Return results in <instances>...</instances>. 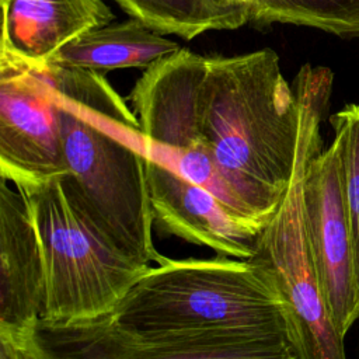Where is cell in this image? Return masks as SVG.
Here are the masks:
<instances>
[{
  "mask_svg": "<svg viewBox=\"0 0 359 359\" xmlns=\"http://www.w3.org/2000/svg\"><path fill=\"white\" fill-rule=\"evenodd\" d=\"M17 191L43 252L46 294L39 321L70 324L105 316L151 268L105 238L70 203L60 178Z\"/></svg>",
  "mask_w": 359,
  "mask_h": 359,
  "instance_id": "obj_4",
  "label": "cell"
},
{
  "mask_svg": "<svg viewBox=\"0 0 359 359\" xmlns=\"http://www.w3.org/2000/svg\"><path fill=\"white\" fill-rule=\"evenodd\" d=\"M332 88L330 69L304 65L292 86L275 50L208 56L202 135L236 177L286 192L297 164L321 151L320 123Z\"/></svg>",
  "mask_w": 359,
  "mask_h": 359,
  "instance_id": "obj_1",
  "label": "cell"
},
{
  "mask_svg": "<svg viewBox=\"0 0 359 359\" xmlns=\"http://www.w3.org/2000/svg\"><path fill=\"white\" fill-rule=\"evenodd\" d=\"M302 205L309 254L332 321L345 337L359 318V272L334 143L309 161Z\"/></svg>",
  "mask_w": 359,
  "mask_h": 359,
  "instance_id": "obj_7",
  "label": "cell"
},
{
  "mask_svg": "<svg viewBox=\"0 0 359 359\" xmlns=\"http://www.w3.org/2000/svg\"><path fill=\"white\" fill-rule=\"evenodd\" d=\"M14 339L28 359H297L286 335L144 334L111 313L70 324L39 321Z\"/></svg>",
  "mask_w": 359,
  "mask_h": 359,
  "instance_id": "obj_5",
  "label": "cell"
},
{
  "mask_svg": "<svg viewBox=\"0 0 359 359\" xmlns=\"http://www.w3.org/2000/svg\"><path fill=\"white\" fill-rule=\"evenodd\" d=\"M46 279L41 240L28 203L0 185V334L27 335L42 318Z\"/></svg>",
  "mask_w": 359,
  "mask_h": 359,
  "instance_id": "obj_10",
  "label": "cell"
},
{
  "mask_svg": "<svg viewBox=\"0 0 359 359\" xmlns=\"http://www.w3.org/2000/svg\"><path fill=\"white\" fill-rule=\"evenodd\" d=\"M48 88L57 105L67 164L60 182L67 199L122 252L160 264L164 255L153 243L147 160L116 135L115 125L125 121Z\"/></svg>",
  "mask_w": 359,
  "mask_h": 359,
  "instance_id": "obj_3",
  "label": "cell"
},
{
  "mask_svg": "<svg viewBox=\"0 0 359 359\" xmlns=\"http://www.w3.org/2000/svg\"><path fill=\"white\" fill-rule=\"evenodd\" d=\"M244 1H247V3H250V4H251V1H252V0H244Z\"/></svg>",
  "mask_w": 359,
  "mask_h": 359,
  "instance_id": "obj_17",
  "label": "cell"
},
{
  "mask_svg": "<svg viewBox=\"0 0 359 359\" xmlns=\"http://www.w3.org/2000/svg\"><path fill=\"white\" fill-rule=\"evenodd\" d=\"M0 359H27V355L17 339L0 334Z\"/></svg>",
  "mask_w": 359,
  "mask_h": 359,
  "instance_id": "obj_16",
  "label": "cell"
},
{
  "mask_svg": "<svg viewBox=\"0 0 359 359\" xmlns=\"http://www.w3.org/2000/svg\"><path fill=\"white\" fill-rule=\"evenodd\" d=\"M22 351H24V349H22ZM27 359H28V356H27Z\"/></svg>",
  "mask_w": 359,
  "mask_h": 359,
  "instance_id": "obj_18",
  "label": "cell"
},
{
  "mask_svg": "<svg viewBox=\"0 0 359 359\" xmlns=\"http://www.w3.org/2000/svg\"><path fill=\"white\" fill-rule=\"evenodd\" d=\"M180 43L130 18L93 28L60 48L46 63L104 73L128 67H149L174 55Z\"/></svg>",
  "mask_w": 359,
  "mask_h": 359,
  "instance_id": "obj_12",
  "label": "cell"
},
{
  "mask_svg": "<svg viewBox=\"0 0 359 359\" xmlns=\"http://www.w3.org/2000/svg\"><path fill=\"white\" fill-rule=\"evenodd\" d=\"M111 316L144 334L287 337L283 300L271 272L255 258L164 257Z\"/></svg>",
  "mask_w": 359,
  "mask_h": 359,
  "instance_id": "obj_2",
  "label": "cell"
},
{
  "mask_svg": "<svg viewBox=\"0 0 359 359\" xmlns=\"http://www.w3.org/2000/svg\"><path fill=\"white\" fill-rule=\"evenodd\" d=\"M0 55L15 62L45 65L76 36L114 20L102 0H0Z\"/></svg>",
  "mask_w": 359,
  "mask_h": 359,
  "instance_id": "obj_11",
  "label": "cell"
},
{
  "mask_svg": "<svg viewBox=\"0 0 359 359\" xmlns=\"http://www.w3.org/2000/svg\"><path fill=\"white\" fill-rule=\"evenodd\" d=\"M147 182L153 226L161 234L208 247L217 255H255L266 224L243 217L206 188L149 160Z\"/></svg>",
  "mask_w": 359,
  "mask_h": 359,
  "instance_id": "obj_9",
  "label": "cell"
},
{
  "mask_svg": "<svg viewBox=\"0 0 359 359\" xmlns=\"http://www.w3.org/2000/svg\"><path fill=\"white\" fill-rule=\"evenodd\" d=\"M132 18L160 34L192 39L208 31L236 29L250 21L244 0H114Z\"/></svg>",
  "mask_w": 359,
  "mask_h": 359,
  "instance_id": "obj_13",
  "label": "cell"
},
{
  "mask_svg": "<svg viewBox=\"0 0 359 359\" xmlns=\"http://www.w3.org/2000/svg\"><path fill=\"white\" fill-rule=\"evenodd\" d=\"M250 21L293 24L359 36V0H252Z\"/></svg>",
  "mask_w": 359,
  "mask_h": 359,
  "instance_id": "obj_14",
  "label": "cell"
},
{
  "mask_svg": "<svg viewBox=\"0 0 359 359\" xmlns=\"http://www.w3.org/2000/svg\"><path fill=\"white\" fill-rule=\"evenodd\" d=\"M313 157L297 164L252 258L265 265L275 280L297 359H346L345 337L332 321L306 243L302 195L304 171Z\"/></svg>",
  "mask_w": 359,
  "mask_h": 359,
  "instance_id": "obj_6",
  "label": "cell"
},
{
  "mask_svg": "<svg viewBox=\"0 0 359 359\" xmlns=\"http://www.w3.org/2000/svg\"><path fill=\"white\" fill-rule=\"evenodd\" d=\"M348 220L359 272V105L348 104L331 116Z\"/></svg>",
  "mask_w": 359,
  "mask_h": 359,
  "instance_id": "obj_15",
  "label": "cell"
},
{
  "mask_svg": "<svg viewBox=\"0 0 359 359\" xmlns=\"http://www.w3.org/2000/svg\"><path fill=\"white\" fill-rule=\"evenodd\" d=\"M56 101L28 66L0 55V177L15 189L63 178Z\"/></svg>",
  "mask_w": 359,
  "mask_h": 359,
  "instance_id": "obj_8",
  "label": "cell"
}]
</instances>
